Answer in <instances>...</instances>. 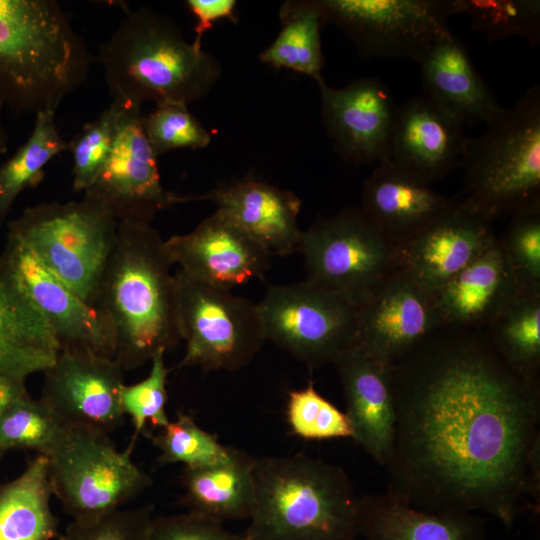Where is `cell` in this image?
Here are the masks:
<instances>
[{
	"instance_id": "6da1fadb",
	"label": "cell",
	"mask_w": 540,
	"mask_h": 540,
	"mask_svg": "<svg viewBox=\"0 0 540 540\" xmlns=\"http://www.w3.org/2000/svg\"><path fill=\"white\" fill-rule=\"evenodd\" d=\"M387 491L424 510L482 511L510 529L540 503V383L484 328L443 326L392 366Z\"/></svg>"
},
{
	"instance_id": "7a4b0ae2",
	"label": "cell",
	"mask_w": 540,
	"mask_h": 540,
	"mask_svg": "<svg viewBox=\"0 0 540 540\" xmlns=\"http://www.w3.org/2000/svg\"><path fill=\"white\" fill-rule=\"evenodd\" d=\"M172 265L165 240L151 224L118 223L92 307L109 330L113 359L124 371L181 341Z\"/></svg>"
},
{
	"instance_id": "3957f363",
	"label": "cell",
	"mask_w": 540,
	"mask_h": 540,
	"mask_svg": "<svg viewBox=\"0 0 540 540\" xmlns=\"http://www.w3.org/2000/svg\"><path fill=\"white\" fill-rule=\"evenodd\" d=\"M98 61L111 98L139 106L188 105L205 97L221 75L212 54L188 42L172 18L148 7L126 9L100 46Z\"/></svg>"
},
{
	"instance_id": "277c9868",
	"label": "cell",
	"mask_w": 540,
	"mask_h": 540,
	"mask_svg": "<svg viewBox=\"0 0 540 540\" xmlns=\"http://www.w3.org/2000/svg\"><path fill=\"white\" fill-rule=\"evenodd\" d=\"M91 55L54 0H0V99L17 112L57 110L86 81Z\"/></svg>"
},
{
	"instance_id": "5b68a950",
	"label": "cell",
	"mask_w": 540,
	"mask_h": 540,
	"mask_svg": "<svg viewBox=\"0 0 540 540\" xmlns=\"http://www.w3.org/2000/svg\"><path fill=\"white\" fill-rule=\"evenodd\" d=\"M254 480L246 540L357 537L360 496L342 467L304 453L255 457Z\"/></svg>"
},
{
	"instance_id": "8992f818",
	"label": "cell",
	"mask_w": 540,
	"mask_h": 540,
	"mask_svg": "<svg viewBox=\"0 0 540 540\" xmlns=\"http://www.w3.org/2000/svg\"><path fill=\"white\" fill-rule=\"evenodd\" d=\"M469 138L460 205L485 219L540 206V87Z\"/></svg>"
},
{
	"instance_id": "52a82bcc",
	"label": "cell",
	"mask_w": 540,
	"mask_h": 540,
	"mask_svg": "<svg viewBox=\"0 0 540 540\" xmlns=\"http://www.w3.org/2000/svg\"><path fill=\"white\" fill-rule=\"evenodd\" d=\"M118 222L100 204L45 202L7 223L6 237L27 246L81 299L92 306L117 238Z\"/></svg>"
},
{
	"instance_id": "ba28073f",
	"label": "cell",
	"mask_w": 540,
	"mask_h": 540,
	"mask_svg": "<svg viewBox=\"0 0 540 540\" xmlns=\"http://www.w3.org/2000/svg\"><path fill=\"white\" fill-rule=\"evenodd\" d=\"M297 252L307 280L357 309L398 269L396 245L359 207L319 216L302 231Z\"/></svg>"
},
{
	"instance_id": "9c48e42d",
	"label": "cell",
	"mask_w": 540,
	"mask_h": 540,
	"mask_svg": "<svg viewBox=\"0 0 540 540\" xmlns=\"http://www.w3.org/2000/svg\"><path fill=\"white\" fill-rule=\"evenodd\" d=\"M174 281L178 329L186 345L179 366L203 371L246 367L266 341L258 304L181 270Z\"/></svg>"
},
{
	"instance_id": "30bf717a",
	"label": "cell",
	"mask_w": 540,
	"mask_h": 540,
	"mask_svg": "<svg viewBox=\"0 0 540 540\" xmlns=\"http://www.w3.org/2000/svg\"><path fill=\"white\" fill-rule=\"evenodd\" d=\"M119 451L108 435L68 428L48 456L52 494L72 519L102 516L121 509L152 484V477Z\"/></svg>"
},
{
	"instance_id": "8fae6325",
	"label": "cell",
	"mask_w": 540,
	"mask_h": 540,
	"mask_svg": "<svg viewBox=\"0 0 540 540\" xmlns=\"http://www.w3.org/2000/svg\"><path fill=\"white\" fill-rule=\"evenodd\" d=\"M257 304L266 341L310 370L333 364L354 344L357 308L307 279L270 286Z\"/></svg>"
},
{
	"instance_id": "7c38bea8",
	"label": "cell",
	"mask_w": 540,
	"mask_h": 540,
	"mask_svg": "<svg viewBox=\"0 0 540 540\" xmlns=\"http://www.w3.org/2000/svg\"><path fill=\"white\" fill-rule=\"evenodd\" d=\"M325 23L340 28L364 58L419 63L450 34L452 0H321Z\"/></svg>"
},
{
	"instance_id": "4fadbf2b",
	"label": "cell",
	"mask_w": 540,
	"mask_h": 540,
	"mask_svg": "<svg viewBox=\"0 0 540 540\" xmlns=\"http://www.w3.org/2000/svg\"><path fill=\"white\" fill-rule=\"evenodd\" d=\"M127 103V102H126ZM141 106L127 103L112 152L84 198L106 208L118 223L151 224L156 214L184 203L166 190L142 127Z\"/></svg>"
},
{
	"instance_id": "5bb4252c",
	"label": "cell",
	"mask_w": 540,
	"mask_h": 540,
	"mask_svg": "<svg viewBox=\"0 0 540 540\" xmlns=\"http://www.w3.org/2000/svg\"><path fill=\"white\" fill-rule=\"evenodd\" d=\"M123 372L113 358L63 346L43 372L39 399L67 428L108 435L122 425L125 416L120 401Z\"/></svg>"
},
{
	"instance_id": "9a60e30c",
	"label": "cell",
	"mask_w": 540,
	"mask_h": 540,
	"mask_svg": "<svg viewBox=\"0 0 540 540\" xmlns=\"http://www.w3.org/2000/svg\"><path fill=\"white\" fill-rule=\"evenodd\" d=\"M443 326L433 293L397 269L371 299L357 309L353 345L392 367Z\"/></svg>"
},
{
	"instance_id": "2e32d148",
	"label": "cell",
	"mask_w": 540,
	"mask_h": 540,
	"mask_svg": "<svg viewBox=\"0 0 540 540\" xmlns=\"http://www.w3.org/2000/svg\"><path fill=\"white\" fill-rule=\"evenodd\" d=\"M318 87L321 118L338 154L355 164L388 158L397 107L387 87L375 78L341 88L323 80Z\"/></svg>"
},
{
	"instance_id": "e0dca14e",
	"label": "cell",
	"mask_w": 540,
	"mask_h": 540,
	"mask_svg": "<svg viewBox=\"0 0 540 540\" xmlns=\"http://www.w3.org/2000/svg\"><path fill=\"white\" fill-rule=\"evenodd\" d=\"M173 264L190 277L231 290L269 268V251L216 210L192 231L165 240Z\"/></svg>"
},
{
	"instance_id": "ac0fdd59",
	"label": "cell",
	"mask_w": 540,
	"mask_h": 540,
	"mask_svg": "<svg viewBox=\"0 0 540 540\" xmlns=\"http://www.w3.org/2000/svg\"><path fill=\"white\" fill-rule=\"evenodd\" d=\"M1 255L53 329L60 348L82 347L104 357H114L112 336L97 311L51 272L27 246L7 237Z\"/></svg>"
},
{
	"instance_id": "d6986e66",
	"label": "cell",
	"mask_w": 540,
	"mask_h": 540,
	"mask_svg": "<svg viewBox=\"0 0 540 540\" xmlns=\"http://www.w3.org/2000/svg\"><path fill=\"white\" fill-rule=\"evenodd\" d=\"M491 222L456 200L438 220L396 246L398 269L436 291L493 244L497 237Z\"/></svg>"
},
{
	"instance_id": "ffe728a7",
	"label": "cell",
	"mask_w": 540,
	"mask_h": 540,
	"mask_svg": "<svg viewBox=\"0 0 540 540\" xmlns=\"http://www.w3.org/2000/svg\"><path fill=\"white\" fill-rule=\"evenodd\" d=\"M465 123L427 96L397 107L389 158L432 183L462 166L469 138Z\"/></svg>"
},
{
	"instance_id": "44dd1931",
	"label": "cell",
	"mask_w": 540,
	"mask_h": 540,
	"mask_svg": "<svg viewBox=\"0 0 540 540\" xmlns=\"http://www.w3.org/2000/svg\"><path fill=\"white\" fill-rule=\"evenodd\" d=\"M185 203L211 201L271 255L298 251L302 231L298 226L301 200L293 192L267 181L241 178L221 183L199 195H185Z\"/></svg>"
},
{
	"instance_id": "7402d4cb",
	"label": "cell",
	"mask_w": 540,
	"mask_h": 540,
	"mask_svg": "<svg viewBox=\"0 0 540 540\" xmlns=\"http://www.w3.org/2000/svg\"><path fill=\"white\" fill-rule=\"evenodd\" d=\"M346 403L353 440L379 465L387 464L396 422L392 367L352 345L333 362Z\"/></svg>"
},
{
	"instance_id": "603a6c76",
	"label": "cell",
	"mask_w": 540,
	"mask_h": 540,
	"mask_svg": "<svg viewBox=\"0 0 540 540\" xmlns=\"http://www.w3.org/2000/svg\"><path fill=\"white\" fill-rule=\"evenodd\" d=\"M455 202L388 157L364 182L359 208L397 246L438 220Z\"/></svg>"
},
{
	"instance_id": "cb8c5ba5",
	"label": "cell",
	"mask_w": 540,
	"mask_h": 540,
	"mask_svg": "<svg viewBox=\"0 0 540 540\" xmlns=\"http://www.w3.org/2000/svg\"><path fill=\"white\" fill-rule=\"evenodd\" d=\"M356 533L363 540H487L472 512L419 509L388 492L359 497Z\"/></svg>"
},
{
	"instance_id": "d4e9b609",
	"label": "cell",
	"mask_w": 540,
	"mask_h": 540,
	"mask_svg": "<svg viewBox=\"0 0 540 540\" xmlns=\"http://www.w3.org/2000/svg\"><path fill=\"white\" fill-rule=\"evenodd\" d=\"M59 341L0 255V376L27 379L55 361Z\"/></svg>"
},
{
	"instance_id": "484cf974",
	"label": "cell",
	"mask_w": 540,
	"mask_h": 540,
	"mask_svg": "<svg viewBox=\"0 0 540 540\" xmlns=\"http://www.w3.org/2000/svg\"><path fill=\"white\" fill-rule=\"evenodd\" d=\"M519 287L496 238L472 263L432 293L445 326L485 328Z\"/></svg>"
},
{
	"instance_id": "4316f807",
	"label": "cell",
	"mask_w": 540,
	"mask_h": 540,
	"mask_svg": "<svg viewBox=\"0 0 540 540\" xmlns=\"http://www.w3.org/2000/svg\"><path fill=\"white\" fill-rule=\"evenodd\" d=\"M418 64L425 96L462 122L487 125L504 111L452 33L438 40Z\"/></svg>"
},
{
	"instance_id": "83f0119b",
	"label": "cell",
	"mask_w": 540,
	"mask_h": 540,
	"mask_svg": "<svg viewBox=\"0 0 540 540\" xmlns=\"http://www.w3.org/2000/svg\"><path fill=\"white\" fill-rule=\"evenodd\" d=\"M254 461V456L233 448L220 463L183 467L180 504L187 512L222 524L249 520L255 506Z\"/></svg>"
},
{
	"instance_id": "f1b7e54d",
	"label": "cell",
	"mask_w": 540,
	"mask_h": 540,
	"mask_svg": "<svg viewBox=\"0 0 540 540\" xmlns=\"http://www.w3.org/2000/svg\"><path fill=\"white\" fill-rule=\"evenodd\" d=\"M48 457L36 455L16 478L0 484V540H51L58 520L50 505Z\"/></svg>"
},
{
	"instance_id": "f546056e",
	"label": "cell",
	"mask_w": 540,
	"mask_h": 540,
	"mask_svg": "<svg viewBox=\"0 0 540 540\" xmlns=\"http://www.w3.org/2000/svg\"><path fill=\"white\" fill-rule=\"evenodd\" d=\"M279 19L281 30L260 54V61L322 82L321 29L326 23L321 0H287L280 7Z\"/></svg>"
},
{
	"instance_id": "4dcf8cb0",
	"label": "cell",
	"mask_w": 540,
	"mask_h": 540,
	"mask_svg": "<svg viewBox=\"0 0 540 540\" xmlns=\"http://www.w3.org/2000/svg\"><path fill=\"white\" fill-rule=\"evenodd\" d=\"M484 329L509 366L525 376L539 378L540 285L520 286Z\"/></svg>"
},
{
	"instance_id": "1f68e13d",
	"label": "cell",
	"mask_w": 540,
	"mask_h": 540,
	"mask_svg": "<svg viewBox=\"0 0 540 540\" xmlns=\"http://www.w3.org/2000/svg\"><path fill=\"white\" fill-rule=\"evenodd\" d=\"M54 109L36 113L27 140L0 165V228L26 189L37 186L44 178V168L57 155L68 151V141L59 133Z\"/></svg>"
},
{
	"instance_id": "d6a6232c",
	"label": "cell",
	"mask_w": 540,
	"mask_h": 540,
	"mask_svg": "<svg viewBox=\"0 0 540 540\" xmlns=\"http://www.w3.org/2000/svg\"><path fill=\"white\" fill-rule=\"evenodd\" d=\"M67 430L40 399L29 395L0 415V451L28 450L48 457Z\"/></svg>"
},
{
	"instance_id": "836d02e7",
	"label": "cell",
	"mask_w": 540,
	"mask_h": 540,
	"mask_svg": "<svg viewBox=\"0 0 540 540\" xmlns=\"http://www.w3.org/2000/svg\"><path fill=\"white\" fill-rule=\"evenodd\" d=\"M454 13L466 14L473 30L494 41L511 36L532 45L540 40L539 0H452Z\"/></svg>"
},
{
	"instance_id": "e575fe53",
	"label": "cell",
	"mask_w": 540,
	"mask_h": 540,
	"mask_svg": "<svg viewBox=\"0 0 540 540\" xmlns=\"http://www.w3.org/2000/svg\"><path fill=\"white\" fill-rule=\"evenodd\" d=\"M127 103L112 99L110 104L68 141L72 156V187L85 191L106 164L119 129Z\"/></svg>"
},
{
	"instance_id": "d590c367",
	"label": "cell",
	"mask_w": 540,
	"mask_h": 540,
	"mask_svg": "<svg viewBox=\"0 0 540 540\" xmlns=\"http://www.w3.org/2000/svg\"><path fill=\"white\" fill-rule=\"evenodd\" d=\"M149 437L160 451L158 462L162 465L181 463L190 468L210 466L227 460L233 449L221 444L216 436L183 412H179L158 434Z\"/></svg>"
},
{
	"instance_id": "8d00e7d4",
	"label": "cell",
	"mask_w": 540,
	"mask_h": 540,
	"mask_svg": "<svg viewBox=\"0 0 540 540\" xmlns=\"http://www.w3.org/2000/svg\"><path fill=\"white\" fill-rule=\"evenodd\" d=\"M286 420L291 432L304 440L353 438L346 413L322 396L313 382L288 392Z\"/></svg>"
},
{
	"instance_id": "74e56055",
	"label": "cell",
	"mask_w": 540,
	"mask_h": 540,
	"mask_svg": "<svg viewBox=\"0 0 540 540\" xmlns=\"http://www.w3.org/2000/svg\"><path fill=\"white\" fill-rule=\"evenodd\" d=\"M142 127L157 157L178 149H202L211 141L209 132L184 103L157 104L152 112L143 114Z\"/></svg>"
},
{
	"instance_id": "f35d334b",
	"label": "cell",
	"mask_w": 540,
	"mask_h": 540,
	"mask_svg": "<svg viewBox=\"0 0 540 540\" xmlns=\"http://www.w3.org/2000/svg\"><path fill=\"white\" fill-rule=\"evenodd\" d=\"M165 352H159L150 360L148 376L132 384H124L120 392L124 415L129 416L134 426V436L129 448L133 449L138 435L145 431L147 424L162 429L170 421L166 413L167 377L169 369L165 365Z\"/></svg>"
},
{
	"instance_id": "ab89813d",
	"label": "cell",
	"mask_w": 540,
	"mask_h": 540,
	"mask_svg": "<svg viewBox=\"0 0 540 540\" xmlns=\"http://www.w3.org/2000/svg\"><path fill=\"white\" fill-rule=\"evenodd\" d=\"M497 241L519 285H540V206L514 212Z\"/></svg>"
},
{
	"instance_id": "60d3db41",
	"label": "cell",
	"mask_w": 540,
	"mask_h": 540,
	"mask_svg": "<svg viewBox=\"0 0 540 540\" xmlns=\"http://www.w3.org/2000/svg\"><path fill=\"white\" fill-rule=\"evenodd\" d=\"M154 507L118 509L85 519H72L59 540H148Z\"/></svg>"
},
{
	"instance_id": "b9f144b4",
	"label": "cell",
	"mask_w": 540,
	"mask_h": 540,
	"mask_svg": "<svg viewBox=\"0 0 540 540\" xmlns=\"http://www.w3.org/2000/svg\"><path fill=\"white\" fill-rule=\"evenodd\" d=\"M148 540H246L243 533L227 530L222 523L185 512L152 519Z\"/></svg>"
},
{
	"instance_id": "7bdbcfd3",
	"label": "cell",
	"mask_w": 540,
	"mask_h": 540,
	"mask_svg": "<svg viewBox=\"0 0 540 540\" xmlns=\"http://www.w3.org/2000/svg\"><path fill=\"white\" fill-rule=\"evenodd\" d=\"M185 5L196 20L193 43L197 46H201L203 34L211 29L216 21L227 19L237 22L235 0H187Z\"/></svg>"
},
{
	"instance_id": "ee69618b",
	"label": "cell",
	"mask_w": 540,
	"mask_h": 540,
	"mask_svg": "<svg viewBox=\"0 0 540 540\" xmlns=\"http://www.w3.org/2000/svg\"><path fill=\"white\" fill-rule=\"evenodd\" d=\"M29 395L25 379L0 376V415Z\"/></svg>"
},
{
	"instance_id": "f6af8a7d",
	"label": "cell",
	"mask_w": 540,
	"mask_h": 540,
	"mask_svg": "<svg viewBox=\"0 0 540 540\" xmlns=\"http://www.w3.org/2000/svg\"><path fill=\"white\" fill-rule=\"evenodd\" d=\"M4 107L5 105L0 99V155L5 154L8 150V134L2 123V111Z\"/></svg>"
},
{
	"instance_id": "bcb514c9",
	"label": "cell",
	"mask_w": 540,
	"mask_h": 540,
	"mask_svg": "<svg viewBox=\"0 0 540 540\" xmlns=\"http://www.w3.org/2000/svg\"><path fill=\"white\" fill-rule=\"evenodd\" d=\"M4 455H5V454H4L2 451H0V461H1V459L3 458Z\"/></svg>"
},
{
	"instance_id": "7dc6e473",
	"label": "cell",
	"mask_w": 540,
	"mask_h": 540,
	"mask_svg": "<svg viewBox=\"0 0 540 540\" xmlns=\"http://www.w3.org/2000/svg\"><path fill=\"white\" fill-rule=\"evenodd\" d=\"M346 540H358L357 537H353V538H349V539H346Z\"/></svg>"
}]
</instances>
